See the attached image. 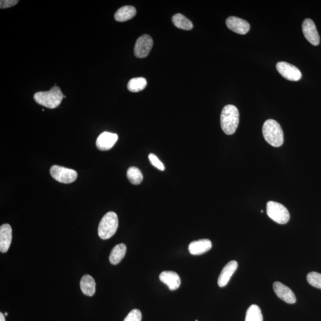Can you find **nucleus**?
Returning a JSON list of instances; mask_svg holds the SVG:
<instances>
[{
  "label": "nucleus",
  "instance_id": "nucleus-1",
  "mask_svg": "<svg viewBox=\"0 0 321 321\" xmlns=\"http://www.w3.org/2000/svg\"><path fill=\"white\" fill-rule=\"evenodd\" d=\"M220 119L223 132L228 135L234 134L239 123V112L237 108L232 105L225 106L223 109Z\"/></svg>",
  "mask_w": 321,
  "mask_h": 321
},
{
  "label": "nucleus",
  "instance_id": "nucleus-2",
  "mask_svg": "<svg viewBox=\"0 0 321 321\" xmlns=\"http://www.w3.org/2000/svg\"><path fill=\"white\" fill-rule=\"evenodd\" d=\"M263 134L265 140L274 147H279L284 143V133L279 124L269 119L264 123Z\"/></svg>",
  "mask_w": 321,
  "mask_h": 321
},
{
  "label": "nucleus",
  "instance_id": "nucleus-3",
  "mask_svg": "<svg viewBox=\"0 0 321 321\" xmlns=\"http://www.w3.org/2000/svg\"><path fill=\"white\" fill-rule=\"evenodd\" d=\"M64 97L60 88L54 86L46 92L35 93L34 99L38 104L48 108L53 109L60 105Z\"/></svg>",
  "mask_w": 321,
  "mask_h": 321
},
{
  "label": "nucleus",
  "instance_id": "nucleus-4",
  "mask_svg": "<svg viewBox=\"0 0 321 321\" xmlns=\"http://www.w3.org/2000/svg\"><path fill=\"white\" fill-rule=\"evenodd\" d=\"M119 220L117 215L114 212H108L105 215L99 223L98 227V235L103 240H107L113 236L116 233Z\"/></svg>",
  "mask_w": 321,
  "mask_h": 321
},
{
  "label": "nucleus",
  "instance_id": "nucleus-5",
  "mask_svg": "<svg viewBox=\"0 0 321 321\" xmlns=\"http://www.w3.org/2000/svg\"><path fill=\"white\" fill-rule=\"evenodd\" d=\"M267 213L271 219L279 225L287 224L290 219V213L287 209L283 205L278 202H268Z\"/></svg>",
  "mask_w": 321,
  "mask_h": 321
},
{
  "label": "nucleus",
  "instance_id": "nucleus-6",
  "mask_svg": "<svg viewBox=\"0 0 321 321\" xmlns=\"http://www.w3.org/2000/svg\"><path fill=\"white\" fill-rule=\"evenodd\" d=\"M50 174L55 181L64 184L71 183L78 178V173L75 170L56 165L51 167Z\"/></svg>",
  "mask_w": 321,
  "mask_h": 321
},
{
  "label": "nucleus",
  "instance_id": "nucleus-7",
  "mask_svg": "<svg viewBox=\"0 0 321 321\" xmlns=\"http://www.w3.org/2000/svg\"><path fill=\"white\" fill-rule=\"evenodd\" d=\"M276 68L279 74L288 81H299L302 78V73L300 70L287 62H278Z\"/></svg>",
  "mask_w": 321,
  "mask_h": 321
},
{
  "label": "nucleus",
  "instance_id": "nucleus-8",
  "mask_svg": "<svg viewBox=\"0 0 321 321\" xmlns=\"http://www.w3.org/2000/svg\"><path fill=\"white\" fill-rule=\"evenodd\" d=\"M153 40L148 35H143L138 38L135 44L134 52L137 57L145 58L149 54L152 48Z\"/></svg>",
  "mask_w": 321,
  "mask_h": 321
},
{
  "label": "nucleus",
  "instance_id": "nucleus-9",
  "mask_svg": "<svg viewBox=\"0 0 321 321\" xmlns=\"http://www.w3.org/2000/svg\"><path fill=\"white\" fill-rule=\"evenodd\" d=\"M302 31L306 39L309 43L315 46L319 45L320 43V35L313 20L310 19H305L303 22Z\"/></svg>",
  "mask_w": 321,
  "mask_h": 321
},
{
  "label": "nucleus",
  "instance_id": "nucleus-10",
  "mask_svg": "<svg viewBox=\"0 0 321 321\" xmlns=\"http://www.w3.org/2000/svg\"><path fill=\"white\" fill-rule=\"evenodd\" d=\"M274 291L279 299L289 304H293L296 302L295 294L286 285L280 282H275L273 284Z\"/></svg>",
  "mask_w": 321,
  "mask_h": 321
},
{
  "label": "nucleus",
  "instance_id": "nucleus-11",
  "mask_svg": "<svg viewBox=\"0 0 321 321\" xmlns=\"http://www.w3.org/2000/svg\"><path fill=\"white\" fill-rule=\"evenodd\" d=\"M117 140V134L104 132L97 138L96 145L100 151H108L113 148Z\"/></svg>",
  "mask_w": 321,
  "mask_h": 321
},
{
  "label": "nucleus",
  "instance_id": "nucleus-12",
  "mask_svg": "<svg viewBox=\"0 0 321 321\" xmlns=\"http://www.w3.org/2000/svg\"><path fill=\"white\" fill-rule=\"evenodd\" d=\"M226 25L228 28L238 34L245 35L250 30L249 23L242 19L231 16L226 20Z\"/></svg>",
  "mask_w": 321,
  "mask_h": 321
},
{
  "label": "nucleus",
  "instance_id": "nucleus-13",
  "mask_svg": "<svg viewBox=\"0 0 321 321\" xmlns=\"http://www.w3.org/2000/svg\"><path fill=\"white\" fill-rule=\"evenodd\" d=\"M12 240V229L8 224H4L0 228V251H8Z\"/></svg>",
  "mask_w": 321,
  "mask_h": 321
},
{
  "label": "nucleus",
  "instance_id": "nucleus-14",
  "mask_svg": "<svg viewBox=\"0 0 321 321\" xmlns=\"http://www.w3.org/2000/svg\"><path fill=\"white\" fill-rule=\"evenodd\" d=\"M238 264L235 261H231L224 267L222 271L219 279H218V284L219 287H224L229 283V279L234 275L235 271L237 269Z\"/></svg>",
  "mask_w": 321,
  "mask_h": 321
},
{
  "label": "nucleus",
  "instance_id": "nucleus-15",
  "mask_svg": "<svg viewBox=\"0 0 321 321\" xmlns=\"http://www.w3.org/2000/svg\"><path fill=\"white\" fill-rule=\"evenodd\" d=\"M160 281L167 285L170 290H176L181 286V279L178 274L173 272H164L161 273Z\"/></svg>",
  "mask_w": 321,
  "mask_h": 321
},
{
  "label": "nucleus",
  "instance_id": "nucleus-16",
  "mask_svg": "<svg viewBox=\"0 0 321 321\" xmlns=\"http://www.w3.org/2000/svg\"><path fill=\"white\" fill-rule=\"evenodd\" d=\"M212 248L211 241L209 239L193 241L188 245V251L191 255H201Z\"/></svg>",
  "mask_w": 321,
  "mask_h": 321
},
{
  "label": "nucleus",
  "instance_id": "nucleus-17",
  "mask_svg": "<svg viewBox=\"0 0 321 321\" xmlns=\"http://www.w3.org/2000/svg\"><path fill=\"white\" fill-rule=\"evenodd\" d=\"M80 286L82 293L85 295L93 296L95 293L96 283L95 279L90 275H85L82 276Z\"/></svg>",
  "mask_w": 321,
  "mask_h": 321
},
{
  "label": "nucleus",
  "instance_id": "nucleus-18",
  "mask_svg": "<svg viewBox=\"0 0 321 321\" xmlns=\"http://www.w3.org/2000/svg\"><path fill=\"white\" fill-rule=\"evenodd\" d=\"M136 14V8L130 5H126L121 7L116 11L114 14V18L117 22H126L133 18Z\"/></svg>",
  "mask_w": 321,
  "mask_h": 321
},
{
  "label": "nucleus",
  "instance_id": "nucleus-19",
  "mask_svg": "<svg viewBox=\"0 0 321 321\" xmlns=\"http://www.w3.org/2000/svg\"><path fill=\"white\" fill-rule=\"evenodd\" d=\"M127 247L125 244H117L112 249L109 260L110 263L116 266L122 261L126 253Z\"/></svg>",
  "mask_w": 321,
  "mask_h": 321
},
{
  "label": "nucleus",
  "instance_id": "nucleus-20",
  "mask_svg": "<svg viewBox=\"0 0 321 321\" xmlns=\"http://www.w3.org/2000/svg\"><path fill=\"white\" fill-rule=\"evenodd\" d=\"M172 21L177 28L189 31L193 28V23L182 14H176L173 17Z\"/></svg>",
  "mask_w": 321,
  "mask_h": 321
},
{
  "label": "nucleus",
  "instance_id": "nucleus-21",
  "mask_svg": "<svg viewBox=\"0 0 321 321\" xmlns=\"http://www.w3.org/2000/svg\"><path fill=\"white\" fill-rule=\"evenodd\" d=\"M147 85L146 79L135 78L131 79L128 84V89L132 92H139L145 89Z\"/></svg>",
  "mask_w": 321,
  "mask_h": 321
},
{
  "label": "nucleus",
  "instance_id": "nucleus-22",
  "mask_svg": "<svg viewBox=\"0 0 321 321\" xmlns=\"http://www.w3.org/2000/svg\"><path fill=\"white\" fill-rule=\"evenodd\" d=\"M245 321H263L261 309L256 305H252L247 309Z\"/></svg>",
  "mask_w": 321,
  "mask_h": 321
},
{
  "label": "nucleus",
  "instance_id": "nucleus-23",
  "mask_svg": "<svg viewBox=\"0 0 321 321\" xmlns=\"http://www.w3.org/2000/svg\"><path fill=\"white\" fill-rule=\"evenodd\" d=\"M127 177L132 184L138 185L143 181V177L140 170L137 167H131L127 172Z\"/></svg>",
  "mask_w": 321,
  "mask_h": 321
},
{
  "label": "nucleus",
  "instance_id": "nucleus-24",
  "mask_svg": "<svg viewBox=\"0 0 321 321\" xmlns=\"http://www.w3.org/2000/svg\"><path fill=\"white\" fill-rule=\"evenodd\" d=\"M307 281L312 286L321 289V274L317 272L309 273Z\"/></svg>",
  "mask_w": 321,
  "mask_h": 321
},
{
  "label": "nucleus",
  "instance_id": "nucleus-25",
  "mask_svg": "<svg viewBox=\"0 0 321 321\" xmlns=\"http://www.w3.org/2000/svg\"><path fill=\"white\" fill-rule=\"evenodd\" d=\"M142 317V313L139 309H135L128 315L124 321H141Z\"/></svg>",
  "mask_w": 321,
  "mask_h": 321
},
{
  "label": "nucleus",
  "instance_id": "nucleus-26",
  "mask_svg": "<svg viewBox=\"0 0 321 321\" xmlns=\"http://www.w3.org/2000/svg\"><path fill=\"white\" fill-rule=\"evenodd\" d=\"M148 158L153 166H154L155 167L157 168V169L161 171H164L165 170V166L164 164L162 163L160 159H159L157 157V155L153 154H150L149 155Z\"/></svg>",
  "mask_w": 321,
  "mask_h": 321
},
{
  "label": "nucleus",
  "instance_id": "nucleus-27",
  "mask_svg": "<svg viewBox=\"0 0 321 321\" xmlns=\"http://www.w3.org/2000/svg\"><path fill=\"white\" fill-rule=\"evenodd\" d=\"M19 1L16 0H1L0 1V7L1 8H7L14 6L17 4Z\"/></svg>",
  "mask_w": 321,
  "mask_h": 321
},
{
  "label": "nucleus",
  "instance_id": "nucleus-28",
  "mask_svg": "<svg viewBox=\"0 0 321 321\" xmlns=\"http://www.w3.org/2000/svg\"><path fill=\"white\" fill-rule=\"evenodd\" d=\"M0 321H5L4 315L2 312L0 313Z\"/></svg>",
  "mask_w": 321,
  "mask_h": 321
},
{
  "label": "nucleus",
  "instance_id": "nucleus-29",
  "mask_svg": "<svg viewBox=\"0 0 321 321\" xmlns=\"http://www.w3.org/2000/svg\"><path fill=\"white\" fill-rule=\"evenodd\" d=\"M5 316H7L8 314L7 313H5Z\"/></svg>",
  "mask_w": 321,
  "mask_h": 321
}]
</instances>
